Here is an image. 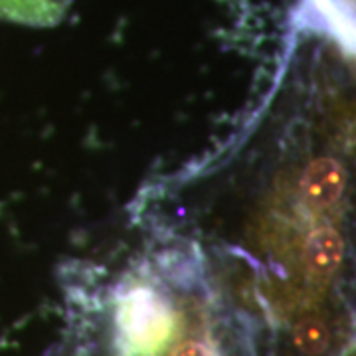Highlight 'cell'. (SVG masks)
I'll list each match as a JSON object with an SVG mask.
<instances>
[{"mask_svg": "<svg viewBox=\"0 0 356 356\" xmlns=\"http://www.w3.org/2000/svg\"><path fill=\"white\" fill-rule=\"evenodd\" d=\"M172 327V307L151 287H135L119 301L117 329L129 355L156 353L168 341Z\"/></svg>", "mask_w": 356, "mask_h": 356, "instance_id": "6da1fadb", "label": "cell"}, {"mask_svg": "<svg viewBox=\"0 0 356 356\" xmlns=\"http://www.w3.org/2000/svg\"><path fill=\"white\" fill-rule=\"evenodd\" d=\"M346 186V170L334 159H317L307 166L299 188L303 202L315 210L331 208L339 202Z\"/></svg>", "mask_w": 356, "mask_h": 356, "instance_id": "7a4b0ae2", "label": "cell"}, {"mask_svg": "<svg viewBox=\"0 0 356 356\" xmlns=\"http://www.w3.org/2000/svg\"><path fill=\"white\" fill-rule=\"evenodd\" d=\"M344 255L343 236L332 228L315 229L305 243L303 261L305 267L321 277H327L334 273Z\"/></svg>", "mask_w": 356, "mask_h": 356, "instance_id": "3957f363", "label": "cell"}, {"mask_svg": "<svg viewBox=\"0 0 356 356\" xmlns=\"http://www.w3.org/2000/svg\"><path fill=\"white\" fill-rule=\"evenodd\" d=\"M295 344L297 348L307 356H318L323 355L329 346L331 334L327 325L317 317H309L305 321H301L295 329Z\"/></svg>", "mask_w": 356, "mask_h": 356, "instance_id": "277c9868", "label": "cell"}, {"mask_svg": "<svg viewBox=\"0 0 356 356\" xmlns=\"http://www.w3.org/2000/svg\"><path fill=\"white\" fill-rule=\"evenodd\" d=\"M172 356H218V353L210 343L192 339V341L180 344L177 350L172 353Z\"/></svg>", "mask_w": 356, "mask_h": 356, "instance_id": "5b68a950", "label": "cell"}]
</instances>
